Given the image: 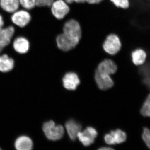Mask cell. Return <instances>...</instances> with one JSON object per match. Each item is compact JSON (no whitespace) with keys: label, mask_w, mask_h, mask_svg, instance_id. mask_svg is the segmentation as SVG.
I'll return each instance as SVG.
<instances>
[{"label":"cell","mask_w":150,"mask_h":150,"mask_svg":"<svg viewBox=\"0 0 150 150\" xmlns=\"http://www.w3.org/2000/svg\"><path fill=\"white\" fill-rule=\"evenodd\" d=\"M116 6L120 8L127 9L130 6V0H110Z\"/></svg>","instance_id":"7402d4cb"},{"label":"cell","mask_w":150,"mask_h":150,"mask_svg":"<svg viewBox=\"0 0 150 150\" xmlns=\"http://www.w3.org/2000/svg\"><path fill=\"white\" fill-rule=\"evenodd\" d=\"M103 0H86V1L87 2L88 4H96L100 3Z\"/></svg>","instance_id":"4316f807"},{"label":"cell","mask_w":150,"mask_h":150,"mask_svg":"<svg viewBox=\"0 0 150 150\" xmlns=\"http://www.w3.org/2000/svg\"><path fill=\"white\" fill-rule=\"evenodd\" d=\"M142 139L146 146L150 149V129L148 127H145L143 129Z\"/></svg>","instance_id":"44dd1931"},{"label":"cell","mask_w":150,"mask_h":150,"mask_svg":"<svg viewBox=\"0 0 150 150\" xmlns=\"http://www.w3.org/2000/svg\"><path fill=\"white\" fill-rule=\"evenodd\" d=\"M65 127L69 137L72 141L76 139L77 138L78 133L82 130V126L81 124L72 119L67 121L65 124Z\"/></svg>","instance_id":"5bb4252c"},{"label":"cell","mask_w":150,"mask_h":150,"mask_svg":"<svg viewBox=\"0 0 150 150\" xmlns=\"http://www.w3.org/2000/svg\"><path fill=\"white\" fill-rule=\"evenodd\" d=\"M5 27V21L1 14L0 13V30Z\"/></svg>","instance_id":"d4e9b609"},{"label":"cell","mask_w":150,"mask_h":150,"mask_svg":"<svg viewBox=\"0 0 150 150\" xmlns=\"http://www.w3.org/2000/svg\"><path fill=\"white\" fill-rule=\"evenodd\" d=\"M43 130L46 138L51 141H56L61 139L64 137V130L62 125L56 126L55 122L50 121L44 123Z\"/></svg>","instance_id":"7a4b0ae2"},{"label":"cell","mask_w":150,"mask_h":150,"mask_svg":"<svg viewBox=\"0 0 150 150\" xmlns=\"http://www.w3.org/2000/svg\"><path fill=\"white\" fill-rule=\"evenodd\" d=\"M63 34L77 45L81 37V30L79 23L74 19L68 21L64 25Z\"/></svg>","instance_id":"6da1fadb"},{"label":"cell","mask_w":150,"mask_h":150,"mask_svg":"<svg viewBox=\"0 0 150 150\" xmlns=\"http://www.w3.org/2000/svg\"><path fill=\"white\" fill-rule=\"evenodd\" d=\"M97 135V131L94 128L88 127L78 133L77 138L83 146H88L93 144Z\"/></svg>","instance_id":"52a82bcc"},{"label":"cell","mask_w":150,"mask_h":150,"mask_svg":"<svg viewBox=\"0 0 150 150\" xmlns=\"http://www.w3.org/2000/svg\"><path fill=\"white\" fill-rule=\"evenodd\" d=\"M99 149V150H113V149H112V148H110V147H102L101 148H100Z\"/></svg>","instance_id":"83f0119b"},{"label":"cell","mask_w":150,"mask_h":150,"mask_svg":"<svg viewBox=\"0 0 150 150\" xmlns=\"http://www.w3.org/2000/svg\"><path fill=\"white\" fill-rule=\"evenodd\" d=\"M131 58L132 62L135 66L137 67L143 66L147 60V52L144 48H137L132 51Z\"/></svg>","instance_id":"8fae6325"},{"label":"cell","mask_w":150,"mask_h":150,"mask_svg":"<svg viewBox=\"0 0 150 150\" xmlns=\"http://www.w3.org/2000/svg\"><path fill=\"white\" fill-rule=\"evenodd\" d=\"M127 139L126 133L122 130L117 129L110 131V134H106L104 137V141L108 145L121 144Z\"/></svg>","instance_id":"ba28073f"},{"label":"cell","mask_w":150,"mask_h":150,"mask_svg":"<svg viewBox=\"0 0 150 150\" xmlns=\"http://www.w3.org/2000/svg\"><path fill=\"white\" fill-rule=\"evenodd\" d=\"M140 113L144 117L150 118V100L145 99L140 109Z\"/></svg>","instance_id":"d6986e66"},{"label":"cell","mask_w":150,"mask_h":150,"mask_svg":"<svg viewBox=\"0 0 150 150\" xmlns=\"http://www.w3.org/2000/svg\"><path fill=\"white\" fill-rule=\"evenodd\" d=\"M54 0H35V6L37 7H51Z\"/></svg>","instance_id":"603a6c76"},{"label":"cell","mask_w":150,"mask_h":150,"mask_svg":"<svg viewBox=\"0 0 150 150\" xmlns=\"http://www.w3.org/2000/svg\"><path fill=\"white\" fill-rule=\"evenodd\" d=\"M20 5L23 8L30 11L35 7V0H19Z\"/></svg>","instance_id":"ffe728a7"},{"label":"cell","mask_w":150,"mask_h":150,"mask_svg":"<svg viewBox=\"0 0 150 150\" xmlns=\"http://www.w3.org/2000/svg\"><path fill=\"white\" fill-rule=\"evenodd\" d=\"M95 79L98 86L100 89L106 90L112 88L114 82L110 76L101 74L96 71Z\"/></svg>","instance_id":"30bf717a"},{"label":"cell","mask_w":150,"mask_h":150,"mask_svg":"<svg viewBox=\"0 0 150 150\" xmlns=\"http://www.w3.org/2000/svg\"><path fill=\"white\" fill-rule=\"evenodd\" d=\"M11 20L12 23L17 27L23 28L31 21V15L27 11L18 10L11 16Z\"/></svg>","instance_id":"5b68a950"},{"label":"cell","mask_w":150,"mask_h":150,"mask_svg":"<svg viewBox=\"0 0 150 150\" xmlns=\"http://www.w3.org/2000/svg\"><path fill=\"white\" fill-rule=\"evenodd\" d=\"M19 0H0V8L4 11L12 14L20 8Z\"/></svg>","instance_id":"2e32d148"},{"label":"cell","mask_w":150,"mask_h":150,"mask_svg":"<svg viewBox=\"0 0 150 150\" xmlns=\"http://www.w3.org/2000/svg\"><path fill=\"white\" fill-rule=\"evenodd\" d=\"M146 99L148 100H150V93L148 95L146 98Z\"/></svg>","instance_id":"f1b7e54d"},{"label":"cell","mask_w":150,"mask_h":150,"mask_svg":"<svg viewBox=\"0 0 150 150\" xmlns=\"http://www.w3.org/2000/svg\"><path fill=\"white\" fill-rule=\"evenodd\" d=\"M144 83L150 88V69H149L144 73Z\"/></svg>","instance_id":"cb8c5ba5"},{"label":"cell","mask_w":150,"mask_h":150,"mask_svg":"<svg viewBox=\"0 0 150 150\" xmlns=\"http://www.w3.org/2000/svg\"><path fill=\"white\" fill-rule=\"evenodd\" d=\"M103 49L111 55L117 54L121 50V43L118 35L114 34L108 35L103 44Z\"/></svg>","instance_id":"3957f363"},{"label":"cell","mask_w":150,"mask_h":150,"mask_svg":"<svg viewBox=\"0 0 150 150\" xmlns=\"http://www.w3.org/2000/svg\"><path fill=\"white\" fill-rule=\"evenodd\" d=\"M51 7V13L59 20L64 18L70 11L69 6L63 0L54 1Z\"/></svg>","instance_id":"8992f818"},{"label":"cell","mask_w":150,"mask_h":150,"mask_svg":"<svg viewBox=\"0 0 150 150\" xmlns=\"http://www.w3.org/2000/svg\"><path fill=\"white\" fill-rule=\"evenodd\" d=\"M15 147L17 150H30L32 149L33 147V143L29 137L21 136L16 141Z\"/></svg>","instance_id":"ac0fdd59"},{"label":"cell","mask_w":150,"mask_h":150,"mask_svg":"<svg viewBox=\"0 0 150 150\" xmlns=\"http://www.w3.org/2000/svg\"><path fill=\"white\" fill-rule=\"evenodd\" d=\"M64 87L69 90H75L80 83L78 75L74 72L67 73L63 79Z\"/></svg>","instance_id":"7c38bea8"},{"label":"cell","mask_w":150,"mask_h":150,"mask_svg":"<svg viewBox=\"0 0 150 150\" xmlns=\"http://www.w3.org/2000/svg\"><path fill=\"white\" fill-rule=\"evenodd\" d=\"M57 47L64 51H69L76 46V44L71 41L63 33L59 34L56 39Z\"/></svg>","instance_id":"9a60e30c"},{"label":"cell","mask_w":150,"mask_h":150,"mask_svg":"<svg viewBox=\"0 0 150 150\" xmlns=\"http://www.w3.org/2000/svg\"><path fill=\"white\" fill-rule=\"evenodd\" d=\"M15 33V27L9 25L0 30V54L11 44Z\"/></svg>","instance_id":"277c9868"},{"label":"cell","mask_w":150,"mask_h":150,"mask_svg":"<svg viewBox=\"0 0 150 150\" xmlns=\"http://www.w3.org/2000/svg\"><path fill=\"white\" fill-rule=\"evenodd\" d=\"M14 67V61L6 54L0 56V71L8 72L10 71Z\"/></svg>","instance_id":"e0dca14e"},{"label":"cell","mask_w":150,"mask_h":150,"mask_svg":"<svg viewBox=\"0 0 150 150\" xmlns=\"http://www.w3.org/2000/svg\"><path fill=\"white\" fill-rule=\"evenodd\" d=\"M117 70V67L115 63L110 59H105L100 63L96 71L105 74H113Z\"/></svg>","instance_id":"4fadbf2b"},{"label":"cell","mask_w":150,"mask_h":150,"mask_svg":"<svg viewBox=\"0 0 150 150\" xmlns=\"http://www.w3.org/2000/svg\"><path fill=\"white\" fill-rule=\"evenodd\" d=\"M12 47L14 50L18 54H27L29 51L30 43L26 37L18 36L12 40Z\"/></svg>","instance_id":"9c48e42d"},{"label":"cell","mask_w":150,"mask_h":150,"mask_svg":"<svg viewBox=\"0 0 150 150\" xmlns=\"http://www.w3.org/2000/svg\"><path fill=\"white\" fill-rule=\"evenodd\" d=\"M65 1L68 4H72L74 2L78 3H84L86 0H65Z\"/></svg>","instance_id":"484cf974"},{"label":"cell","mask_w":150,"mask_h":150,"mask_svg":"<svg viewBox=\"0 0 150 150\" xmlns=\"http://www.w3.org/2000/svg\"><path fill=\"white\" fill-rule=\"evenodd\" d=\"M1 148H0V150H1Z\"/></svg>","instance_id":"f546056e"}]
</instances>
